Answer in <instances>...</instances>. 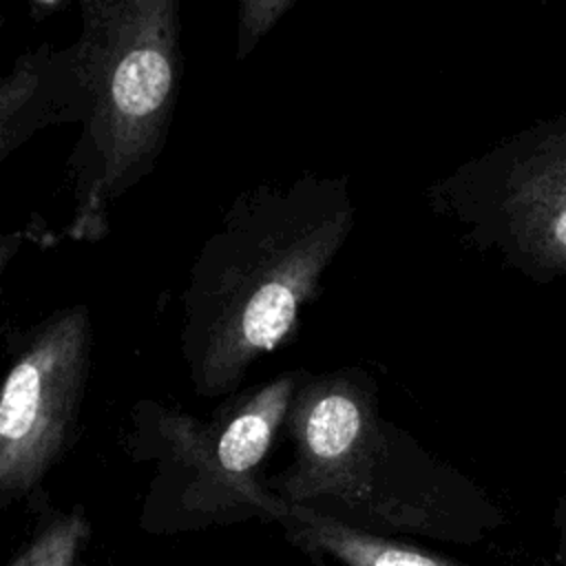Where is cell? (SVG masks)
<instances>
[{
	"label": "cell",
	"mask_w": 566,
	"mask_h": 566,
	"mask_svg": "<svg viewBox=\"0 0 566 566\" xmlns=\"http://www.w3.org/2000/svg\"><path fill=\"white\" fill-rule=\"evenodd\" d=\"M352 228L340 175L263 181L232 199L181 292L179 352L199 398L239 391L250 367L294 334Z\"/></svg>",
	"instance_id": "cell-1"
},
{
	"label": "cell",
	"mask_w": 566,
	"mask_h": 566,
	"mask_svg": "<svg viewBox=\"0 0 566 566\" xmlns=\"http://www.w3.org/2000/svg\"><path fill=\"white\" fill-rule=\"evenodd\" d=\"M177 0H84L77 42L88 73V111L69 157L75 239L106 230L108 206L161 155L179 91Z\"/></svg>",
	"instance_id": "cell-2"
},
{
	"label": "cell",
	"mask_w": 566,
	"mask_h": 566,
	"mask_svg": "<svg viewBox=\"0 0 566 566\" xmlns=\"http://www.w3.org/2000/svg\"><path fill=\"white\" fill-rule=\"evenodd\" d=\"M283 429L292 462L270 480L287 504L336 502L389 524H416L440 491L442 467L380 418L374 380L363 369L301 374Z\"/></svg>",
	"instance_id": "cell-3"
},
{
	"label": "cell",
	"mask_w": 566,
	"mask_h": 566,
	"mask_svg": "<svg viewBox=\"0 0 566 566\" xmlns=\"http://www.w3.org/2000/svg\"><path fill=\"white\" fill-rule=\"evenodd\" d=\"M303 369L234 391L208 418L142 398L128 409L124 444L159 464V484L190 511L252 509L274 517L279 497L256 471L283 429Z\"/></svg>",
	"instance_id": "cell-4"
},
{
	"label": "cell",
	"mask_w": 566,
	"mask_h": 566,
	"mask_svg": "<svg viewBox=\"0 0 566 566\" xmlns=\"http://www.w3.org/2000/svg\"><path fill=\"white\" fill-rule=\"evenodd\" d=\"M429 199L513 270L535 281L566 279V113L467 161Z\"/></svg>",
	"instance_id": "cell-5"
},
{
	"label": "cell",
	"mask_w": 566,
	"mask_h": 566,
	"mask_svg": "<svg viewBox=\"0 0 566 566\" xmlns=\"http://www.w3.org/2000/svg\"><path fill=\"white\" fill-rule=\"evenodd\" d=\"M91 345L82 303L46 314L18 338L0 378V502L33 493L73 442Z\"/></svg>",
	"instance_id": "cell-6"
},
{
	"label": "cell",
	"mask_w": 566,
	"mask_h": 566,
	"mask_svg": "<svg viewBox=\"0 0 566 566\" xmlns=\"http://www.w3.org/2000/svg\"><path fill=\"white\" fill-rule=\"evenodd\" d=\"M88 73L77 40L42 42L20 53L0 77V164L38 130L82 126L88 111Z\"/></svg>",
	"instance_id": "cell-7"
},
{
	"label": "cell",
	"mask_w": 566,
	"mask_h": 566,
	"mask_svg": "<svg viewBox=\"0 0 566 566\" xmlns=\"http://www.w3.org/2000/svg\"><path fill=\"white\" fill-rule=\"evenodd\" d=\"M272 520L287 531V537L294 544L305 551L329 555L345 566H460L413 546L360 531L314 506L279 500Z\"/></svg>",
	"instance_id": "cell-8"
},
{
	"label": "cell",
	"mask_w": 566,
	"mask_h": 566,
	"mask_svg": "<svg viewBox=\"0 0 566 566\" xmlns=\"http://www.w3.org/2000/svg\"><path fill=\"white\" fill-rule=\"evenodd\" d=\"M86 535L88 522L80 509L55 513L13 566H73Z\"/></svg>",
	"instance_id": "cell-9"
},
{
	"label": "cell",
	"mask_w": 566,
	"mask_h": 566,
	"mask_svg": "<svg viewBox=\"0 0 566 566\" xmlns=\"http://www.w3.org/2000/svg\"><path fill=\"white\" fill-rule=\"evenodd\" d=\"M292 7H294V0H241L239 15H237L234 60L243 62L254 51L259 40Z\"/></svg>",
	"instance_id": "cell-10"
},
{
	"label": "cell",
	"mask_w": 566,
	"mask_h": 566,
	"mask_svg": "<svg viewBox=\"0 0 566 566\" xmlns=\"http://www.w3.org/2000/svg\"><path fill=\"white\" fill-rule=\"evenodd\" d=\"M27 239L24 230L13 232H0V294H2V276L9 270L15 254L22 250V243Z\"/></svg>",
	"instance_id": "cell-11"
},
{
	"label": "cell",
	"mask_w": 566,
	"mask_h": 566,
	"mask_svg": "<svg viewBox=\"0 0 566 566\" xmlns=\"http://www.w3.org/2000/svg\"><path fill=\"white\" fill-rule=\"evenodd\" d=\"M557 520H559V531H562V546L566 548V497H564L562 504H559Z\"/></svg>",
	"instance_id": "cell-12"
},
{
	"label": "cell",
	"mask_w": 566,
	"mask_h": 566,
	"mask_svg": "<svg viewBox=\"0 0 566 566\" xmlns=\"http://www.w3.org/2000/svg\"><path fill=\"white\" fill-rule=\"evenodd\" d=\"M0 24H2V4H0Z\"/></svg>",
	"instance_id": "cell-13"
}]
</instances>
